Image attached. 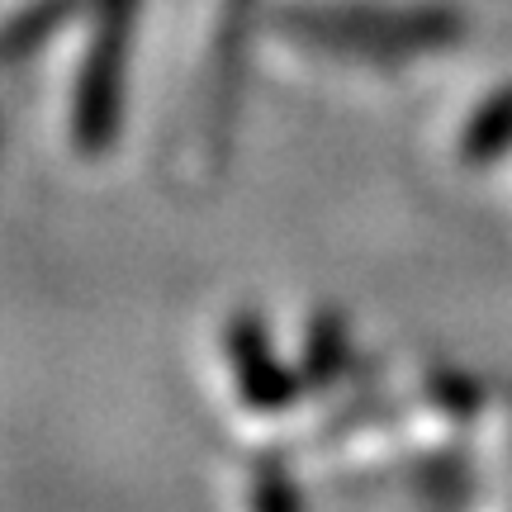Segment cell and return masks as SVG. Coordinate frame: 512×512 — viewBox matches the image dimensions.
I'll return each mask as SVG.
<instances>
[{"instance_id": "cell-1", "label": "cell", "mask_w": 512, "mask_h": 512, "mask_svg": "<svg viewBox=\"0 0 512 512\" xmlns=\"http://www.w3.org/2000/svg\"><path fill=\"white\" fill-rule=\"evenodd\" d=\"M456 34L451 24H437L427 15H375V10H332V15H299L290 19L294 48L318 53L328 62H366V67H399L413 62V53L441 48Z\"/></svg>"}]
</instances>
